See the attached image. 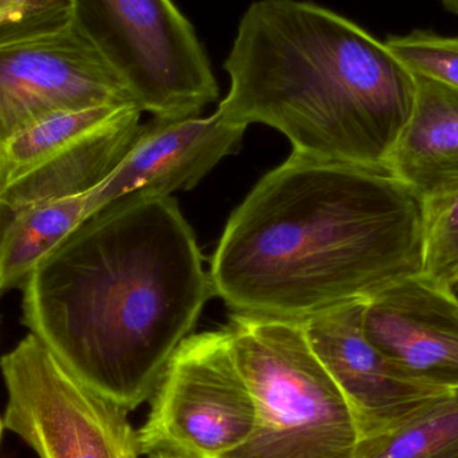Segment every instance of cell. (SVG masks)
Instances as JSON below:
<instances>
[{"instance_id": "obj_9", "label": "cell", "mask_w": 458, "mask_h": 458, "mask_svg": "<svg viewBox=\"0 0 458 458\" xmlns=\"http://www.w3.org/2000/svg\"><path fill=\"white\" fill-rule=\"evenodd\" d=\"M363 304L352 303L304 322L315 354L352 406L360 440L390 429L451 392L416 378L374 346L363 330Z\"/></svg>"}, {"instance_id": "obj_13", "label": "cell", "mask_w": 458, "mask_h": 458, "mask_svg": "<svg viewBox=\"0 0 458 458\" xmlns=\"http://www.w3.org/2000/svg\"><path fill=\"white\" fill-rule=\"evenodd\" d=\"M141 110L131 106L72 147L40 164L0 192V206L21 207L86 195L120 165L141 131Z\"/></svg>"}, {"instance_id": "obj_16", "label": "cell", "mask_w": 458, "mask_h": 458, "mask_svg": "<svg viewBox=\"0 0 458 458\" xmlns=\"http://www.w3.org/2000/svg\"><path fill=\"white\" fill-rule=\"evenodd\" d=\"M131 106H97L48 115L0 148V192Z\"/></svg>"}, {"instance_id": "obj_11", "label": "cell", "mask_w": 458, "mask_h": 458, "mask_svg": "<svg viewBox=\"0 0 458 458\" xmlns=\"http://www.w3.org/2000/svg\"><path fill=\"white\" fill-rule=\"evenodd\" d=\"M245 126L211 117L153 118L128 155L90 192V215L123 196H169L195 187L239 147Z\"/></svg>"}, {"instance_id": "obj_12", "label": "cell", "mask_w": 458, "mask_h": 458, "mask_svg": "<svg viewBox=\"0 0 458 458\" xmlns=\"http://www.w3.org/2000/svg\"><path fill=\"white\" fill-rule=\"evenodd\" d=\"M414 77L413 110L387 168L422 200L458 190V89Z\"/></svg>"}, {"instance_id": "obj_22", "label": "cell", "mask_w": 458, "mask_h": 458, "mask_svg": "<svg viewBox=\"0 0 458 458\" xmlns=\"http://www.w3.org/2000/svg\"><path fill=\"white\" fill-rule=\"evenodd\" d=\"M3 430H4V424H3V419L0 417V441H2Z\"/></svg>"}, {"instance_id": "obj_4", "label": "cell", "mask_w": 458, "mask_h": 458, "mask_svg": "<svg viewBox=\"0 0 458 458\" xmlns=\"http://www.w3.org/2000/svg\"><path fill=\"white\" fill-rule=\"evenodd\" d=\"M227 328L256 424L223 458H354L357 420L315 354L304 322L233 314Z\"/></svg>"}, {"instance_id": "obj_7", "label": "cell", "mask_w": 458, "mask_h": 458, "mask_svg": "<svg viewBox=\"0 0 458 458\" xmlns=\"http://www.w3.org/2000/svg\"><path fill=\"white\" fill-rule=\"evenodd\" d=\"M3 424L39 458H141L123 406L86 386L29 334L0 358Z\"/></svg>"}, {"instance_id": "obj_14", "label": "cell", "mask_w": 458, "mask_h": 458, "mask_svg": "<svg viewBox=\"0 0 458 458\" xmlns=\"http://www.w3.org/2000/svg\"><path fill=\"white\" fill-rule=\"evenodd\" d=\"M90 216V193L21 207L0 206V295L34 269Z\"/></svg>"}, {"instance_id": "obj_21", "label": "cell", "mask_w": 458, "mask_h": 458, "mask_svg": "<svg viewBox=\"0 0 458 458\" xmlns=\"http://www.w3.org/2000/svg\"><path fill=\"white\" fill-rule=\"evenodd\" d=\"M147 458H184V457L172 456V454H152V456H148Z\"/></svg>"}, {"instance_id": "obj_8", "label": "cell", "mask_w": 458, "mask_h": 458, "mask_svg": "<svg viewBox=\"0 0 458 458\" xmlns=\"http://www.w3.org/2000/svg\"><path fill=\"white\" fill-rule=\"evenodd\" d=\"M97 106L137 105L72 21L0 46V148L48 115Z\"/></svg>"}, {"instance_id": "obj_1", "label": "cell", "mask_w": 458, "mask_h": 458, "mask_svg": "<svg viewBox=\"0 0 458 458\" xmlns=\"http://www.w3.org/2000/svg\"><path fill=\"white\" fill-rule=\"evenodd\" d=\"M21 291L30 334L128 411L150 401L215 295L177 201L134 195L86 217Z\"/></svg>"}, {"instance_id": "obj_15", "label": "cell", "mask_w": 458, "mask_h": 458, "mask_svg": "<svg viewBox=\"0 0 458 458\" xmlns=\"http://www.w3.org/2000/svg\"><path fill=\"white\" fill-rule=\"evenodd\" d=\"M354 458H458V390L358 444Z\"/></svg>"}, {"instance_id": "obj_10", "label": "cell", "mask_w": 458, "mask_h": 458, "mask_svg": "<svg viewBox=\"0 0 458 458\" xmlns=\"http://www.w3.org/2000/svg\"><path fill=\"white\" fill-rule=\"evenodd\" d=\"M366 336L411 376L458 390V295L414 274L363 304Z\"/></svg>"}, {"instance_id": "obj_17", "label": "cell", "mask_w": 458, "mask_h": 458, "mask_svg": "<svg viewBox=\"0 0 458 458\" xmlns=\"http://www.w3.org/2000/svg\"><path fill=\"white\" fill-rule=\"evenodd\" d=\"M422 274L458 291V190L422 199Z\"/></svg>"}, {"instance_id": "obj_3", "label": "cell", "mask_w": 458, "mask_h": 458, "mask_svg": "<svg viewBox=\"0 0 458 458\" xmlns=\"http://www.w3.org/2000/svg\"><path fill=\"white\" fill-rule=\"evenodd\" d=\"M225 69L216 112L227 123L271 126L293 155L325 163L387 168L416 98V77L386 43L303 0L253 2Z\"/></svg>"}, {"instance_id": "obj_6", "label": "cell", "mask_w": 458, "mask_h": 458, "mask_svg": "<svg viewBox=\"0 0 458 458\" xmlns=\"http://www.w3.org/2000/svg\"><path fill=\"white\" fill-rule=\"evenodd\" d=\"M256 408L228 328L182 342L137 430L142 456L223 458L252 435Z\"/></svg>"}, {"instance_id": "obj_20", "label": "cell", "mask_w": 458, "mask_h": 458, "mask_svg": "<svg viewBox=\"0 0 458 458\" xmlns=\"http://www.w3.org/2000/svg\"><path fill=\"white\" fill-rule=\"evenodd\" d=\"M441 2L444 3V5H445L451 13L458 16V0H441Z\"/></svg>"}, {"instance_id": "obj_19", "label": "cell", "mask_w": 458, "mask_h": 458, "mask_svg": "<svg viewBox=\"0 0 458 458\" xmlns=\"http://www.w3.org/2000/svg\"><path fill=\"white\" fill-rule=\"evenodd\" d=\"M70 21V0H0V46L55 31Z\"/></svg>"}, {"instance_id": "obj_5", "label": "cell", "mask_w": 458, "mask_h": 458, "mask_svg": "<svg viewBox=\"0 0 458 458\" xmlns=\"http://www.w3.org/2000/svg\"><path fill=\"white\" fill-rule=\"evenodd\" d=\"M70 11L141 112L200 115L219 97L208 55L174 0H70Z\"/></svg>"}, {"instance_id": "obj_18", "label": "cell", "mask_w": 458, "mask_h": 458, "mask_svg": "<svg viewBox=\"0 0 458 458\" xmlns=\"http://www.w3.org/2000/svg\"><path fill=\"white\" fill-rule=\"evenodd\" d=\"M385 43L411 74L458 89V37H441L419 30L408 35H393Z\"/></svg>"}, {"instance_id": "obj_2", "label": "cell", "mask_w": 458, "mask_h": 458, "mask_svg": "<svg viewBox=\"0 0 458 458\" xmlns=\"http://www.w3.org/2000/svg\"><path fill=\"white\" fill-rule=\"evenodd\" d=\"M422 272V200L387 168L291 155L229 217L211 263L233 314L306 322Z\"/></svg>"}]
</instances>
